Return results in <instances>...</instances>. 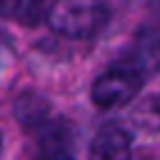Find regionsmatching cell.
<instances>
[{"label":"cell","instance_id":"1","mask_svg":"<svg viewBox=\"0 0 160 160\" xmlns=\"http://www.w3.org/2000/svg\"><path fill=\"white\" fill-rule=\"evenodd\" d=\"M45 20L58 35L85 40L105 28L108 10L102 0H52Z\"/></svg>","mask_w":160,"mask_h":160},{"label":"cell","instance_id":"2","mask_svg":"<svg viewBox=\"0 0 160 160\" xmlns=\"http://www.w3.org/2000/svg\"><path fill=\"white\" fill-rule=\"evenodd\" d=\"M140 88H142V78L120 62L112 70L98 75V80L90 88V95L98 108L110 110V108H120V105H128L130 100H135Z\"/></svg>","mask_w":160,"mask_h":160},{"label":"cell","instance_id":"3","mask_svg":"<svg viewBox=\"0 0 160 160\" xmlns=\"http://www.w3.org/2000/svg\"><path fill=\"white\" fill-rule=\"evenodd\" d=\"M130 70H135L140 78L160 72V30L158 28H142L135 35L130 55L122 60Z\"/></svg>","mask_w":160,"mask_h":160},{"label":"cell","instance_id":"4","mask_svg":"<svg viewBox=\"0 0 160 160\" xmlns=\"http://www.w3.org/2000/svg\"><path fill=\"white\" fill-rule=\"evenodd\" d=\"M130 135L115 122L102 125L90 142V160H130Z\"/></svg>","mask_w":160,"mask_h":160},{"label":"cell","instance_id":"5","mask_svg":"<svg viewBox=\"0 0 160 160\" xmlns=\"http://www.w3.org/2000/svg\"><path fill=\"white\" fill-rule=\"evenodd\" d=\"M0 18L32 28L48 18V2L45 0H0Z\"/></svg>","mask_w":160,"mask_h":160},{"label":"cell","instance_id":"6","mask_svg":"<svg viewBox=\"0 0 160 160\" xmlns=\"http://www.w3.org/2000/svg\"><path fill=\"white\" fill-rule=\"evenodd\" d=\"M130 122L142 132H160V92L140 98L130 108Z\"/></svg>","mask_w":160,"mask_h":160},{"label":"cell","instance_id":"7","mask_svg":"<svg viewBox=\"0 0 160 160\" xmlns=\"http://www.w3.org/2000/svg\"><path fill=\"white\" fill-rule=\"evenodd\" d=\"M38 160H72V155L68 150H40Z\"/></svg>","mask_w":160,"mask_h":160},{"label":"cell","instance_id":"8","mask_svg":"<svg viewBox=\"0 0 160 160\" xmlns=\"http://www.w3.org/2000/svg\"><path fill=\"white\" fill-rule=\"evenodd\" d=\"M150 8H152V12L160 15V0H150Z\"/></svg>","mask_w":160,"mask_h":160}]
</instances>
